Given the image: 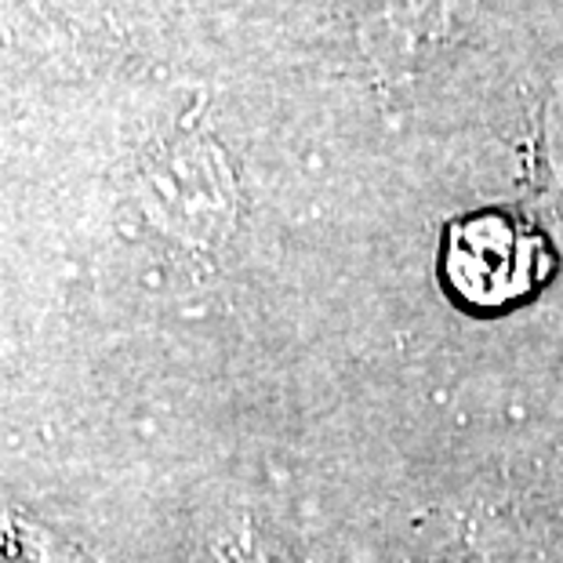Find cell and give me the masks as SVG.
<instances>
[{"mask_svg":"<svg viewBox=\"0 0 563 563\" xmlns=\"http://www.w3.org/2000/svg\"><path fill=\"white\" fill-rule=\"evenodd\" d=\"M443 273L465 302L509 306L545 280L549 247L517 214L481 211L451 222Z\"/></svg>","mask_w":563,"mask_h":563,"instance_id":"obj_1","label":"cell"}]
</instances>
